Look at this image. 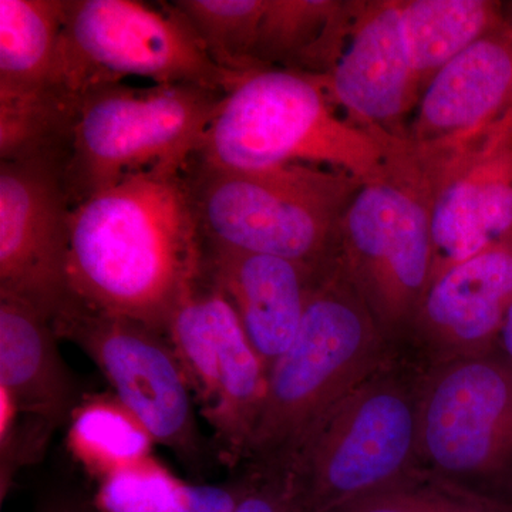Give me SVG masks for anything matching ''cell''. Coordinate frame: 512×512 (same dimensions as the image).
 Segmentation results:
<instances>
[{
    "label": "cell",
    "mask_w": 512,
    "mask_h": 512,
    "mask_svg": "<svg viewBox=\"0 0 512 512\" xmlns=\"http://www.w3.org/2000/svg\"><path fill=\"white\" fill-rule=\"evenodd\" d=\"M512 302V234L431 279L399 353L424 372L497 352Z\"/></svg>",
    "instance_id": "cell-15"
},
{
    "label": "cell",
    "mask_w": 512,
    "mask_h": 512,
    "mask_svg": "<svg viewBox=\"0 0 512 512\" xmlns=\"http://www.w3.org/2000/svg\"><path fill=\"white\" fill-rule=\"evenodd\" d=\"M498 352L512 365V302L510 309H508L507 316H505L503 330H501Z\"/></svg>",
    "instance_id": "cell-27"
},
{
    "label": "cell",
    "mask_w": 512,
    "mask_h": 512,
    "mask_svg": "<svg viewBox=\"0 0 512 512\" xmlns=\"http://www.w3.org/2000/svg\"><path fill=\"white\" fill-rule=\"evenodd\" d=\"M400 9L423 92L454 57L510 22L491 0H400Z\"/></svg>",
    "instance_id": "cell-21"
},
{
    "label": "cell",
    "mask_w": 512,
    "mask_h": 512,
    "mask_svg": "<svg viewBox=\"0 0 512 512\" xmlns=\"http://www.w3.org/2000/svg\"><path fill=\"white\" fill-rule=\"evenodd\" d=\"M204 237L185 170L133 175L74 205L69 298L167 336L175 306L202 271Z\"/></svg>",
    "instance_id": "cell-1"
},
{
    "label": "cell",
    "mask_w": 512,
    "mask_h": 512,
    "mask_svg": "<svg viewBox=\"0 0 512 512\" xmlns=\"http://www.w3.org/2000/svg\"><path fill=\"white\" fill-rule=\"evenodd\" d=\"M336 256L400 352L433 278L429 204L419 185L394 170L363 184L340 222Z\"/></svg>",
    "instance_id": "cell-9"
},
{
    "label": "cell",
    "mask_w": 512,
    "mask_h": 512,
    "mask_svg": "<svg viewBox=\"0 0 512 512\" xmlns=\"http://www.w3.org/2000/svg\"><path fill=\"white\" fill-rule=\"evenodd\" d=\"M185 174L205 242L316 269L335 258L340 222L363 185L308 164L217 170L190 163Z\"/></svg>",
    "instance_id": "cell-5"
},
{
    "label": "cell",
    "mask_w": 512,
    "mask_h": 512,
    "mask_svg": "<svg viewBox=\"0 0 512 512\" xmlns=\"http://www.w3.org/2000/svg\"><path fill=\"white\" fill-rule=\"evenodd\" d=\"M384 150L389 167L426 195L433 278L512 234V110L473 136L429 144L392 138Z\"/></svg>",
    "instance_id": "cell-8"
},
{
    "label": "cell",
    "mask_w": 512,
    "mask_h": 512,
    "mask_svg": "<svg viewBox=\"0 0 512 512\" xmlns=\"http://www.w3.org/2000/svg\"><path fill=\"white\" fill-rule=\"evenodd\" d=\"M52 322L22 301L0 298V393L23 416L56 429L79 407Z\"/></svg>",
    "instance_id": "cell-19"
},
{
    "label": "cell",
    "mask_w": 512,
    "mask_h": 512,
    "mask_svg": "<svg viewBox=\"0 0 512 512\" xmlns=\"http://www.w3.org/2000/svg\"><path fill=\"white\" fill-rule=\"evenodd\" d=\"M247 487V478L228 485L185 484L183 501L175 512H234Z\"/></svg>",
    "instance_id": "cell-26"
},
{
    "label": "cell",
    "mask_w": 512,
    "mask_h": 512,
    "mask_svg": "<svg viewBox=\"0 0 512 512\" xmlns=\"http://www.w3.org/2000/svg\"><path fill=\"white\" fill-rule=\"evenodd\" d=\"M335 512H512V504L416 468Z\"/></svg>",
    "instance_id": "cell-24"
},
{
    "label": "cell",
    "mask_w": 512,
    "mask_h": 512,
    "mask_svg": "<svg viewBox=\"0 0 512 512\" xmlns=\"http://www.w3.org/2000/svg\"><path fill=\"white\" fill-rule=\"evenodd\" d=\"M319 269L204 241L202 271L234 306L266 379L298 335Z\"/></svg>",
    "instance_id": "cell-17"
},
{
    "label": "cell",
    "mask_w": 512,
    "mask_h": 512,
    "mask_svg": "<svg viewBox=\"0 0 512 512\" xmlns=\"http://www.w3.org/2000/svg\"><path fill=\"white\" fill-rule=\"evenodd\" d=\"M419 468L512 504V365L498 350L426 372Z\"/></svg>",
    "instance_id": "cell-10"
},
{
    "label": "cell",
    "mask_w": 512,
    "mask_h": 512,
    "mask_svg": "<svg viewBox=\"0 0 512 512\" xmlns=\"http://www.w3.org/2000/svg\"><path fill=\"white\" fill-rule=\"evenodd\" d=\"M96 363L124 409L154 443L173 451L188 470L201 473L210 450L195 417L190 384L168 336L134 320L87 308L67 296L52 319Z\"/></svg>",
    "instance_id": "cell-11"
},
{
    "label": "cell",
    "mask_w": 512,
    "mask_h": 512,
    "mask_svg": "<svg viewBox=\"0 0 512 512\" xmlns=\"http://www.w3.org/2000/svg\"><path fill=\"white\" fill-rule=\"evenodd\" d=\"M330 99L373 136L406 137L421 90L400 0L363 2L345 50L328 76Z\"/></svg>",
    "instance_id": "cell-16"
},
{
    "label": "cell",
    "mask_w": 512,
    "mask_h": 512,
    "mask_svg": "<svg viewBox=\"0 0 512 512\" xmlns=\"http://www.w3.org/2000/svg\"><path fill=\"white\" fill-rule=\"evenodd\" d=\"M512 110V25L454 57L427 84L404 140L439 143L493 126Z\"/></svg>",
    "instance_id": "cell-18"
},
{
    "label": "cell",
    "mask_w": 512,
    "mask_h": 512,
    "mask_svg": "<svg viewBox=\"0 0 512 512\" xmlns=\"http://www.w3.org/2000/svg\"><path fill=\"white\" fill-rule=\"evenodd\" d=\"M191 163L217 170L318 165L362 184L389 177L382 144L339 116L322 77L284 69L245 74L224 93Z\"/></svg>",
    "instance_id": "cell-3"
},
{
    "label": "cell",
    "mask_w": 512,
    "mask_h": 512,
    "mask_svg": "<svg viewBox=\"0 0 512 512\" xmlns=\"http://www.w3.org/2000/svg\"><path fill=\"white\" fill-rule=\"evenodd\" d=\"M167 336L218 457L241 463L264 402L266 373L234 306L204 271L175 306Z\"/></svg>",
    "instance_id": "cell-12"
},
{
    "label": "cell",
    "mask_w": 512,
    "mask_h": 512,
    "mask_svg": "<svg viewBox=\"0 0 512 512\" xmlns=\"http://www.w3.org/2000/svg\"><path fill=\"white\" fill-rule=\"evenodd\" d=\"M396 353L338 256L319 269L298 335L266 379L245 450L249 473L285 477L323 417Z\"/></svg>",
    "instance_id": "cell-2"
},
{
    "label": "cell",
    "mask_w": 512,
    "mask_h": 512,
    "mask_svg": "<svg viewBox=\"0 0 512 512\" xmlns=\"http://www.w3.org/2000/svg\"><path fill=\"white\" fill-rule=\"evenodd\" d=\"M69 197L56 158L0 161V298L52 322L67 291Z\"/></svg>",
    "instance_id": "cell-14"
},
{
    "label": "cell",
    "mask_w": 512,
    "mask_h": 512,
    "mask_svg": "<svg viewBox=\"0 0 512 512\" xmlns=\"http://www.w3.org/2000/svg\"><path fill=\"white\" fill-rule=\"evenodd\" d=\"M363 2L265 0L254 49L261 69L328 76L345 50Z\"/></svg>",
    "instance_id": "cell-20"
},
{
    "label": "cell",
    "mask_w": 512,
    "mask_h": 512,
    "mask_svg": "<svg viewBox=\"0 0 512 512\" xmlns=\"http://www.w3.org/2000/svg\"><path fill=\"white\" fill-rule=\"evenodd\" d=\"M426 372L396 352L319 421L286 468L292 512H335L419 468Z\"/></svg>",
    "instance_id": "cell-4"
},
{
    "label": "cell",
    "mask_w": 512,
    "mask_h": 512,
    "mask_svg": "<svg viewBox=\"0 0 512 512\" xmlns=\"http://www.w3.org/2000/svg\"><path fill=\"white\" fill-rule=\"evenodd\" d=\"M66 0H0V161L57 154L80 100L66 89L60 42Z\"/></svg>",
    "instance_id": "cell-13"
},
{
    "label": "cell",
    "mask_w": 512,
    "mask_h": 512,
    "mask_svg": "<svg viewBox=\"0 0 512 512\" xmlns=\"http://www.w3.org/2000/svg\"><path fill=\"white\" fill-rule=\"evenodd\" d=\"M73 453L101 477L147 460L154 440L119 400L79 404L70 417Z\"/></svg>",
    "instance_id": "cell-22"
},
{
    "label": "cell",
    "mask_w": 512,
    "mask_h": 512,
    "mask_svg": "<svg viewBox=\"0 0 512 512\" xmlns=\"http://www.w3.org/2000/svg\"><path fill=\"white\" fill-rule=\"evenodd\" d=\"M173 5L220 69L238 77L264 70L255 63L254 49L265 0H177Z\"/></svg>",
    "instance_id": "cell-23"
},
{
    "label": "cell",
    "mask_w": 512,
    "mask_h": 512,
    "mask_svg": "<svg viewBox=\"0 0 512 512\" xmlns=\"http://www.w3.org/2000/svg\"><path fill=\"white\" fill-rule=\"evenodd\" d=\"M184 485L150 458L103 478L97 503L106 512H175Z\"/></svg>",
    "instance_id": "cell-25"
},
{
    "label": "cell",
    "mask_w": 512,
    "mask_h": 512,
    "mask_svg": "<svg viewBox=\"0 0 512 512\" xmlns=\"http://www.w3.org/2000/svg\"><path fill=\"white\" fill-rule=\"evenodd\" d=\"M45 512H92L87 508L79 507V505H57V507L49 508Z\"/></svg>",
    "instance_id": "cell-28"
},
{
    "label": "cell",
    "mask_w": 512,
    "mask_h": 512,
    "mask_svg": "<svg viewBox=\"0 0 512 512\" xmlns=\"http://www.w3.org/2000/svg\"><path fill=\"white\" fill-rule=\"evenodd\" d=\"M64 86L76 99L104 84L141 77L227 93L241 77L220 69L173 3L66 0Z\"/></svg>",
    "instance_id": "cell-7"
},
{
    "label": "cell",
    "mask_w": 512,
    "mask_h": 512,
    "mask_svg": "<svg viewBox=\"0 0 512 512\" xmlns=\"http://www.w3.org/2000/svg\"><path fill=\"white\" fill-rule=\"evenodd\" d=\"M510 22H511V25H512V20H510Z\"/></svg>",
    "instance_id": "cell-29"
},
{
    "label": "cell",
    "mask_w": 512,
    "mask_h": 512,
    "mask_svg": "<svg viewBox=\"0 0 512 512\" xmlns=\"http://www.w3.org/2000/svg\"><path fill=\"white\" fill-rule=\"evenodd\" d=\"M224 93L192 84H104L80 99L64 163L70 207L163 168L185 170Z\"/></svg>",
    "instance_id": "cell-6"
}]
</instances>
